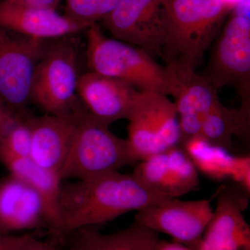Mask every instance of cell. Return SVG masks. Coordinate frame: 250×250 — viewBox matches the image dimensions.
<instances>
[{"label":"cell","instance_id":"6da1fadb","mask_svg":"<svg viewBox=\"0 0 250 250\" xmlns=\"http://www.w3.org/2000/svg\"><path fill=\"white\" fill-rule=\"evenodd\" d=\"M149 190L132 174L118 171L98 178L61 184L57 211L59 236L98 226L121 215L170 200Z\"/></svg>","mask_w":250,"mask_h":250},{"label":"cell","instance_id":"7a4b0ae2","mask_svg":"<svg viewBox=\"0 0 250 250\" xmlns=\"http://www.w3.org/2000/svg\"><path fill=\"white\" fill-rule=\"evenodd\" d=\"M235 5L226 0H167L160 56L175 70H195Z\"/></svg>","mask_w":250,"mask_h":250},{"label":"cell","instance_id":"3957f363","mask_svg":"<svg viewBox=\"0 0 250 250\" xmlns=\"http://www.w3.org/2000/svg\"><path fill=\"white\" fill-rule=\"evenodd\" d=\"M86 30L89 71L123 81L140 92L174 97L177 80L170 67L159 65L139 47L105 36L97 23Z\"/></svg>","mask_w":250,"mask_h":250},{"label":"cell","instance_id":"277c9868","mask_svg":"<svg viewBox=\"0 0 250 250\" xmlns=\"http://www.w3.org/2000/svg\"><path fill=\"white\" fill-rule=\"evenodd\" d=\"M127 140L112 133L109 126L85 112L77 126L59 177L93 179L136 164Z\"/></svg>","mask_w":250,"mask_h":250},{"label":"cell","instance_id":"5b68a950","mask_svg":"<svg viewBox=\"0 0 250 250\" xmlns=\"http://www.w3.org/2000/svg\"><path fill=\"white\" fill-rule=\"evenodd\" d=\"M77 54L68 39L59 41L38 62L31 81L30 100L47 114L62 116L83 106L77 98Z\"/></svg>","mask_w":250,"mask_h":250},{"label":"cell","instance_id":"8992f818","mask_svg":"<svg viewBox=\"0 0 250 250\" xmlns=\"http://www.w3.org/2000/svg\"><path fill=\"white\" fill-rule=\"evenodd\" d=\"M126 120V140L137 163L182 141L175 104L166 95L139 92Z\"/></svg>","mask_w":250,"mask_h":250},{"label":"cell","instance_id":"52a82bcc","mask_svg":"<svg viewBox=\"0 0 250 250\" xmlns=\"http://www.w3.org/2000/svg\"><path fill=\"white\" fill-rule=\"evenodd\" d=\"M205 75L217 92L232 85L242 99V106L250 107V22L235 14L222 28Z\"/></svg>","mask_w":250,"mask_h":250},{"label":"cell","instance_id":"ba28073f","mask_svg":"<svg viewBox=\"0 0 250 250\" xmlns=\"http://www.w3.org/2000/svg\"><path fill=\"white\" fill-rule=\"evenodd\" d=\"M43 41L0 27V101L28 115L33 75L45 52Z\"/></svg>","mask_w":250,"mask_h":250},{"label":"cell","instance_id":"9c48e42d","mask_svg":"<svg viewBox=\"0 0 250 250\" xmlns=\"http://www.w3.org/2000/svg\"><path fill=\"white\" fill-rule=\"evenodd\" d=\"M213 211L209 200L181 201L174 198L137 210L134 220L193 250L201 241Z\"/></svg>","mask_w":250,"mask_h":250},{"label":"cell","instance_id":"30bf717a","mask_svg":"<svg viewBox=\"0 0 250 250\" xmlns=\"http://www.w3.org/2000/svg\"><path fill=\"white\" fill-rule=\"evenodd\" d=\"M166 1L121 0L104 25L117 40L160 56Z\"/></svg>","mask_w":250,"mask_h":250},{"label":"cell","instance_id":"8fae6325","mask_svg":"<svg viewBox=\"0 0 250 250\" xmlns=\"http://www.w3.org/2000/svg\"><path fill=\"white\" fill-rule=\"evenodd\" d=\"M215 195L216 207L193 250H250V228L243 215L250 195L227 185L219 188Z\"/></svg>","mask_w":250,"mask_h":250},{"label":"cell","instance_id":"7c38bea8","mask_svg":"<svg viewBox=\"0 0 250 250\" xmlns=\"http://www.w3.org/2000/svg\"><path fill=\"white\" fill-rule=\"evenodd\" d=\"M86 111L83 105L66 116L29 115L27 123L30 134L29 157L31 160L59 174L70 151L81 118Z\"/></svg>","mask_w":250,"mask_h":250},{"label":"cell","instance_id":"4fadbf2b","mask_svg":"<svg viewBox=\"0 0 250 250\" xmlns=\"http://www.w3.org/2000/svg\"><path fill=\"white\" fill-rule=\"evenodd\" d=\"M131 174L149 190L170 198L186 195L199 185L198 170L177 147L139 161Z\"/></svg>","mask_w":250,"mask_h":250},{"label":"cell","instance_id":"5bb4252c","mask_svg":"<svg viewBox=\"0 0 250 250\" xmlns=\"http://www.w3.org/2000/svg\"><path fill=\"white\" fill-rule=\"evenodd\" d=\"M139 90L118 79L92 71L80 77L77 94L93 118L109 126L126 119Z\"/></svg>","mask_w":250,"mask_h":250},{"label":"cell","instance_id":"9a60e30c","mask_svg":"<svg viewBox=\"0 0 250 250\" xmlns=\"http://www.w3.org/2000/svg\"><path fill=\"white\" fill-rule=\"evenodd\" d=\"M0 27L41 41L65 38L88 28L56 9L4 1H0Z\"/></svg>","mask_w":250,"mask_h":250},{"label":"cell","instance_id":"2e32d148","mask_svg":"<svg viewBox=\"0 0 250 250\" xmlns=\"http://www.w3.org/2000/svg\"><path fill=\"white\" fill-rule=\"evenodd\" d=\"M171 69L177 80L174 103L184 142L190 138L200 136L204 121L220 100L216 90L195 70Z\"/></svg>","mask_w":250,"mask_h":250},{"label":"cell","instance_id":"e0dca14e","mask_svg":"<svg viewBox=\"0 0 250 250\" xmlns=\"http://www.w3.org/2000/svg\"><path fill=\"white\" fill-rule=\"evenodd\" d=\"M45 223V206L35 189L11 175L0 182V234Z\"/></svg>","mask_w":250,"mask_h":250},{"label":"cell","instance_id":"ac0fdd59","mask_svg":"<svg viewBox=\"0 0 250 250\" xmlns=\"http://www.w3.org/2000/svg\"><path fill=\"white\" fill-rule=\"evenodd\" d=\"M97 226L75 230L66 250H156L159 233L135 221L117 232L104 234Z\"/></svg>","mask_w":250,"mask_h":250},{"label":"cell","instance_id":"d6986e66","mask_svg":"<svg viewBox=\"0 0 250 250\" xmlns=\"http://www.w3.org/2000/svg\"><path fill=\"white\" fill-rule=\"evenodd\" d=\"M0 160L11 175L25 182L40 194L45 206L46 225L59 236L60 225L57 205L62 182L59 174L41 167L29 156L0 153Z\"/></svg>","mask_w":250,"mask_h":250},{"label":"cell","instance_id":"ffe728a7","mask_svg":"<svg viewBox=\"0 0 250 250\" xmlns=\"http://www.w3.org/2000/svg\"><path fill=\"white\" fill-rule=\"evenodd\" d=\"M250 124V107L230 109L218 101L204 121L200 136L212 145L229 149L233 136H248Z\"/></svg>","mask_w":250,"mask_h":250},{"label":"cell","instance_id":"44dd1931","mask_svg":"<svg viewBox=\"0 0 250 250\" xmlns=\"http://www.w3.org/2000/svg\"><path fill=\"white\" fill-rule=\"evenodd\" d=\"M184 151L197 170L208 178L218 182L231 179L237 156L230 154L228 149L197 136L184 141Z\"/></svg>","mask_w":250,"mask_h":250},{"label":"cell","instance_id":"7402d4cb","mask_svg":"<svg viewBox=\"0 0 250 250\" xmlns=\"http://www.w3.org/2000/svg\"><path fill=\"white\" fill-rule=\"evenodd\" d=\"M28 115H22L0 101V153L29 156Z\"/></svg>","mask_w":250,"mask_h":250},{"label":"cell","instance_id":"603a6c76","mask_svg":"<svg viewBox=\"0 0 250 250\" xmlns=\"http://www.w3.org/2000/svg\"><path fill=\"white\" fill-rule=\"evenodd\" d=\"M121 0H66L64 16L90 27L108 16Z\"/></svg>","mask_w":250,"mask_h":250},{"label":"cell","instance_id":"cb8c5ba5","mask_svg":"<svg viewBox=\"0 0 250 250\" xmlns=\"http://www.w3.org/2000/svg\"><path fill=\"white\" fill-rule=\"evenodd\" d=\"M0 250H62L29 234H0Z\"/></svg>","mask_w":250,"mask_h":250},{"label":"cell","instance_id":"d4e9b609","mask_svg":"<svg viewBox=\"0 0 250 250\" xmlns=\"http://www.w3.org/2000/svg\"><path fill=\"white\" fill-rule=\"evenodd\" d=\"M231 179L246 193L250 194V156H237Z\"/></svg>","mask_w":250,"mask_h":250},{"label":"cell","instance_id":"484cf974","mask_svg":"<svg viewBox=\"0 0 250 250\" xmlns=\"http://www.w3.org/2000/svg\"><path fill=\"white\" fill-rule=\"evenodd\" d=\"M14 4L34 6V7L48 8L56 9L62 0H1Z\"/></svg>","mask_w":250,"mask_h":250},{"label":"cell","instance_id":"4316f807","mask_svg":"<svg viewBox=\"0 0 250 250\" xmlns=\"http://www.w3.org/2000/svg\"><path fill=\"white\" fill-rule=\"evenodd\" d=\"M156 250H192L190 248L177 243V242H169L160 240Z\"/></svg>","mask_w":250,"mask_h":250}]
</instances>
